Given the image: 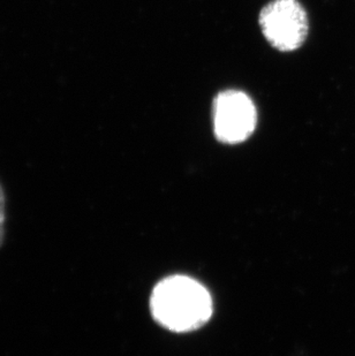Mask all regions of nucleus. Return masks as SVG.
I'll use <instances>...</instances> for the list:
<instances>
[{
	"label": "nucleus",
	"instance_id": "nucleus-1",
	"mask_svg": "<svg viewBox=\"0 0 355 356\" xmlns=\"http://www.w3.org/2000/svg\"><path fill=\"white\" fill-rule=\"evenodd\" d=\"M151 312L161 325L175 332H188L208 322L212 300L205 286L186 276L161 280L155 287Z\"/></svg>",
	"mask_w": 355,
	"mask_h": 356
},
{
	"label": "nucleus",
	"instance_id": "nucleus-4",
	"mask_svg": "<svg viewBox=\"0 0 355 356\" xmlns=\"http://www.w3.org/2000/svg\"><path fill=\"white\" fill-rule=\"evenodd\" d=\"M6 236V194L0 182V248L3 247Z\"/></svg>",
	"mask_w": 355,
	"mask_h": 356
},
{
	"label": "nucleus",
	"instance_id": "nucleus-2",
	"mask_svg": "<svg viewBox=\"0 0 355 356\" xmlns=\"http://www.w3.org/2000/svg\"><path fill=\"white\" fill-rule=\"evenodd\" d=\"M260 26L265 38L277 50L294 51L308 34L307 13L297 0H274L262 10Z\"/></svg>",
	"mask_w": 355,
	"mask_h": 356
},
{
	"label": "nucleus",
	"instance_id": "nucleus-3",
	"mask_svg": "<svg viewBox=\"0 0 355 356\" xmlns=\"http://www.w3.org/2000/svg\"><path fill=\"white\" fill-rule=\"evenodd\" d=\"M256 122V108L245 92L224 91L214 99V134L223 143L237 145L246 141L255 131Z\"/></svg>",
	"mask_w": 355,
	"mask_h": 356
}]
</instances>
